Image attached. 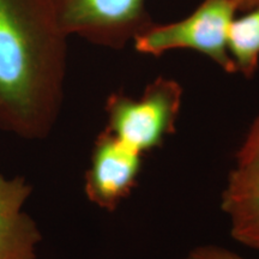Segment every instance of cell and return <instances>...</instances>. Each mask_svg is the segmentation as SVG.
<instances>
[{"label":"cell","mask_w":259,"mask_h":259,"mask_svg":"<svg viewBox=\"0 0 259 259\" xmlns=\"http://www.w3.org/2000/svg\"><path fill=\"white\" fill-rule=\"evenodd\" d=\"M228 53L235 72L253 77L259 65V6L234 17L228 30Z\"/></svg>","instance_id":"ba28073f"},{"label":"cell","mask_w":259,"mask_h":259,"mask_svg":"<svg viewBox=\"0 0 259 259\" xmlns=\"http://www.w3.org/2000/svg\"><path fill=\"white\" fill-rule=\"evenodd\" d=\"M180 259H247L219 245H200Z\"/></svg>","instance_id":"30bf717a"},{"label":"cell","mask_w":259,"mask_h":259,"mask_svg":"<svg viewBox=\"0 0 259 259\" xmlns=\"http://www.w3.org/2000/svg\"><path fill=\"white\" fill-rule=\"evenodd\" d=\"M143 155L130 148L108 130L95 139L85 173L84 191L94 205L114 211L137 186Z\"/></svg>","instance_id":"5b68a950"},{"label":"cell","mask_w":259,"mask_h":259,"mask_svg":"<svg viewBox=\"0 0 259 259\" xmlns=\"http://www.w3.org/2000/svg\"><path fill=\"white\" fill-rule=\"evenodd\" d=\"M32 186L23 177L8 179L0 173V259H36L42 235L24 212Z\"/></svg>","instance_id":"8992f818"},{"label":"cell","mask_w":259,"mask_h":259,"mask_svg":"<svg viewBox=\"0 0 259 259\" xmlns=\"http://www.w3.org/2000/svg\"><path fill=\"white\" fill-rule=\"evenodd\" d=\"M183 88L176 79L157 77L141 96L116 92L107 97L105 111L111 134L144 155L162 147L176 132Z\"/></svg>","instance_id":"7a4b0ae2"},{"label":"cell","mask_w":259,"mask_h":259,"mask_svg":"<svg viewBox=\"0 0 259 259\" xmlns=\"http://www.w3.org/2000/svg\"><path fill=\"white\" fill-rule=\"evenodd\" d=\"M52 0H0V130L50 135L59 116L67 38Z\"/></svg>","instance_id":"6da1fadb"},{"label":"cell","mask_w":259,"mask_h":259,"mask_svg":"<svg viewBox=\"0 0 259 259\" xmlns=\"http://www.w3.org/2000/svg\"><path fill=\"white\" fill-rule=\"evenodd\" d=\"M221 206L232 238L259 252V169L234 167L223 189Z\"/></svg>","instance_id":"52a82bcc"},{"label":"cell","mask_w":259,"mask_h":259,"mask_svg":"<svg viewBox=\"0 0 259 259\" xmlns=\"http://www.w3.org/2000/svg\"><path fill=\"white\" fill-rule=\"evenodd\" d=\"M235 4L238 5L239 11H248V10L259 6V0H234Z\"/></svg>","instance_id":"8fae6325"},{"label":"cell","mask_w":259,"mask_h":259,"mask_svg":"<svg viewBox=\"0 0 259 259\" xmlns=\"http://www.w3.org/2000/svg\"><path fill=\"white\" fill-rule=\"evenodd\" d=\"M239 11L234 0H203L185 18L168 24L153 23L134 38L135 50L160 57L167 52H198L225 72L235 73L228 53V30Z\"/></svg>","instance_id":"3957f363"},{"label":"cell","mask_w":259,"mask_h":259,"mask_svg":"<svg viewBox=\"0 0 259 259\" xmlns=\"http://www.w3.org/2000/svg\"><path fill=\"white\" fill-rule=\"evenodd\" d=\"M69 36L121 50L153 24L147 0H52Z\"/></svg>","instance_id":"277c9868"},{"label":"cell","mask_w":259,"mask_h":259,"mask_svg":"<svg viewBox=\"0 0 259 259\" xmlns=\"http://www.w3.org/2000/svg\"><path fill=\"white\" fill-rule=\"evenodd\" d=\"M235 167L259 169V115L252 122L240 148L236 151Z\"/></svg>","instance_id":"9c48e42d"}]
</instances>
